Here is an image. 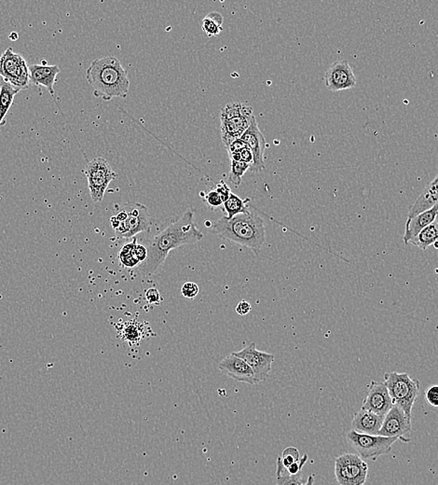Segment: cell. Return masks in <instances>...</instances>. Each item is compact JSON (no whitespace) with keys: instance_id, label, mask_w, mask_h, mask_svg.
Segmentation results:
<instances>
[{"instance_id":"39","label":"cell","mask_w":438,"mask_h":485,"mask_svg":"<svg viewBox=\"0 0 438 485\" xmlns=\"http://www.w3.org/2000/svg\"><path fill=\"white\" fill-rule=\"evenodd\" d=\"M9 38H10V40L11 41H16L18 40V38H19V35H18V34L16 33V32H13V33L9 35Z\"/></svg>"},{"instance_id":"35","label":"cell","mask_w":438,"mask_h":485,"mask_svg":"<svg viewBox=\"0 0 438 485\" xmlns=\"http://www.w3.org/2000/svg\"><path fill=\"white\" fill-rule=\"evenodd\" d=\"M215 191H217L219 195H220L224 203L229 199L230 195L232 194V191H230L229 186H228L226 183L223 182V180H221L220 183L217 185V189H215Z\"/></svg>"},{"instance_id":"14","label":"cell","mask_w":438,"mask_h":485,"mask_svg":"<svg viewBox=\"0 0 438 485\" xmlns=\"http://www.w3.org/2000/svg\"><path fill=\"white\" fill-rule=\"evenodd\" d=\"M241 139L253 153L254 162L253 165H251L249 171L259 173L265 170L264 155L266 140L264 135H263L259 130L256 117L254 118L249 128L242 135Z\"/></svg>"},{"instance_id":"27","label":"cell","mask_w":438,"mask_h":485,"mask_svg":"<svg viewBox=\"0 0 438 485\" xmlns=\"http://www.w3.org/2000/svg\"><path fill=\"white\" fill-rule=\"evenodd\" d=\"M251 165L242 162L230 161V172L229 179L235 188H238L242 183V177L250 170Z\"/></svg>"},{"instance_id":"10","label":"cell","mask_w":438,"mask_h":485,"mask_svg":"<svg viewBox=\"0 0 438 485\" xmlns=\"http://www.w3.org/2000/svg\"><path fill=\"white\" fill-rule=\"evenodd\" d=\"M369 466L358 455L342 454L335 459V477L339 485H364Z\"/></svg>"},{"instance_id":"20","label":"cell","mask_w":438,"mask_h":485,"mask_svg":"<svg viewBox=\"0 0 438 485\" xmlns=\"http://www.w3.org/2000/svg\"><path fill=\"white\" fill-rule=\"evenodd\" d=\"M437 205H438V173L433 182H430V184L417 198L413 206H411L408 218H412Z\"/></svg>"},{"instance_id":"18","label":"cell","mask_w":438,"mask_h":485,"mask_svg":"<svg viewBox=\"0 0 438 485\" xmlns=\"http://www.w3.org/2000/svg\"><path fill=\"white\" fill-rule=\"evenodd\" d=\"M437 212L438 205L434 206L431 209L426 210L425 212L420 213L412 218H408L403 236L405 245L410 244V241L415 238L422 230L436 221Z\"/></svg>"},{"instance_id":"17","label":"cell","mask_w":438,"mask_h":485,"mask_svg":"<svg viewBox=\"0 0 438 485\" xmlns=\"http://www.w3.org/2000/svg\"><path fill=\"white\" fill-rule=\"evenodd\" d=\"M29 72H30V84L35 85V87H46L55 99V84L57 76L60 73V67L56 65H53V66L30 65Z\"/></svg>"},{"instance_id":"36","label":"cell","mask_w":438,"mask_h":485,"mask_svg":"<svg viewBox=\"0 0 438 485\" xmlns=\"http://www.w3.org/2000/svg\"><path fill=\"white\" fill-rule=\"evenodd\" d=\"M146 300L152 304H158L161 301V294L156 289H147L146 292Z\"/></svg>"},{"instance_id":"11","label":"cell","mask_w":438,"mask_h":485,"mask_svg":"<svg viewBox=\"0 0 438 485\" xmlns=\"http://www.w3.org/2000/svg\"><path fill=\"white\" fill-rule=\"evenodd\" d=\"M233 354L250 366L257 384L267 379L271 371L272 363L274 362V355L257 350L256 342H251L242 350L233 352Z\"/></svg>"},{"instance_id":"26","label":"cell","mask_w":438,"mask_h":485,"mask_svg":"<svg viewBox=\"0 0 438 485\" xmlns=\"http://www.w3.org/2000/svg\"><path fill=\"white\" fill-rule=\"evenodd\" d=\"M137 241L135 238H133V240L129 242H126L123 247L120 248V252H118V260L121 266L124 268H135L136 266H139V262L135 258V247Z\"/></svg>"},{"instance_id":"25","label":"cell","mask_w":438,"mask_h":485,"mask_svg":"<svg viewBox=\"0 0 438 485\" xmlns=\"http://www.w3.org/2000/svg\"><path fill=\"white\" fill-rule=\"evenodd\" d=\"M250 202V200H242V198L237 196L236 194H232L230 195L229 199L224 203L223 209L227 213L226 217L228 218H232L239 214H245V213L249 212L247 204Z\"/></svg>"},{"instance_id":"16","label":"cell","mask_w":438,"mask_h":485,"mask_svg":"<svg viewBox=\"0 0 438 485\" xmlns=\"http://www.w3.org/2000/svg\"><path fill=\"white\" fill-rule=\"evenodd\" d=\"M219 369L225 375L237 381L248 384H257L253 369L245 360L232 353L225 357L218 365Z\"/></svg>"},{"instance_id":"37","label":"cell","mask_w":438,"mask_h":485,"mask_svg":"<svg viewBox=\"0 0 438 485\" xmlns=\"http://www.w3.org/2000/svg\"><path fill=\"white\" fill-rule=\"evenodd\" d=\"M240 162H245L250 165H253L254 156L252 152L248 147H245L241 152H239Z\"/></svg>"},{"instance_id":"40","label":"cell","mask_w":438,"mask_h":485,"mask_svg":"<svg viewBox=\"0 0 438 485\" xmlns=\"http://www.w3.org/2000/svg\"><path fill=\"white\" fill-rule=\"evenodd\" d=\"M434 247L438 248V242H437L436 244L434 245Z\"/></svg>"},{"instance_id":"24","label":"cell","mask_w":438,"mask_h":485,"mask_svg":"<svg viewBox=\"0 0 438 485\" xmlns=\"http://www.w3.org/2000/svg\"><path fill=\"white\" fill-rule=\"evenodd\" d=\"M223 16L214 11L207 14L203 20V30L209 38L218 37L223 31Z\"/></svg>"},{"instance_id":"1","label":"cell","mask_w":438,"mask_h":485,"mask_svg":"<svg viewBox=\"0 0 438 485\" xmlns=\"http://www.w3.org/2000/svg\"><path fill=\"white\" fill-rule=\"evenodd\" d=\"M203 238V233L195 225L193 211L188 210L152 239L147 247V259L138 266L139 271L144 277L153 276L172 250L184 245L195 244Z\"/></svg>"},{"instance_id":"28","label":"cell","mask_w":438,"mask_h":485,"mask_svg":"<svg viewBox=\"0 0 438 485\" xmlns=\"http://www.w3.org/2000/svg\"><path fill=\"white\" fill-rule=\"evenodd\" d=\"M281 462L286 469L291 466L292 464L297 463L301 460L300 452L295 447H287L283 450L280 457Z\"/></svg>"},{"instance_id":"21","label":"cell","mask_w":438,"mask_h":485,"mask_svg":"<svg viewBox=\"0 0 438 485\" xmlns=\"http://www.w3.org/2000/svg\"><path fill=\"white\" fill-rule=\"evenodd\" d=\"M19 91V89L13 87L2 79H0V127L5 126L6 116L10 111L14 99Z\"/></svg>"},{"instance_id":"8","label":"cell","mask_w":438,"mask_h":485,"mask_svg":"<svg viewBox=\"0 0 438 485\" xmlns=\"http://www.w3.org/2000/svg\"><path fill=\"white\" fill-rule=\"evenodd\" d=\"M0 77L20 91L30 87V72L26 59L19 53L8 48L0 56Z\"/></svg>"},{"instance_id":"34","label":"cell","mask_w":438,"mask_h":485,"mask_svg":"<svg viewBox=\"0 0 438 485\" xmlns=\"http://www.w3.org/2000/svg\"><path fill=\"white\" fill-rule=\"evenodd\" d=\"M308 461V455H304L303 458H301V460L298 461L297 463L292 464L291 466L288 467V468L286 469L287 472L289 473V474L291 475H296L298 474V473L303 472V469L305 465V463H306Z\"/></svg>"},{"instance_id":"29","label":"cell","mask_w":438,"mask_h":485,"mask_svg":"<svg viewBox=\"0 0 438 485\" xmlns=\"http://www.w3.org/2000/svg\"><path fill=\"white\" fill-rule=\"evenodd\" d=\"M204 202L207 204L211 210L219 209L223 206V200L218 192L215 190L210 191L204 195Z\"/></svg>"},{"instance_id":"4","label":"cell","mask_w":438,"mask_h":485,"mask_svg":"<svg viewBox=\"0 0 438 485\" xmlns=\"http://www.w3.org/2000/svg\"><path fill=\"white\" fill-rule=\"evenodd\" d=\"M112 228L118 238L130 239L137 233L150 230L152 223L147 206L128 203L111 218Z\"/></svg>"},{"instance_id":"3","label":"cell","mask_w":438,"mask_h":485,"mask_svg":"<svg viewBox=\"0 0 438 485\" xmlns=\"http://www.w3.org/2000/svg\"><path fill=\"white\" fill-rule=\"evenodd\" d=\"M212 233L235 244L250 248L259 255L265 242L264 221L252 212L239 214L232 218L223 217L211 223Z\"/></svg>"},{"instance_id":"32","label":"cell","mask_w":438,"mask_h":485,"mask_svg":"<svg viewBox=\"0 0 438 485\" xmlns=\"http://www.w3.org/2000/svg\"><path fill=\"white\" fill-rule=\"evenodd\" d=\"M135 255L136 260H137V262H139V265H141L142 263L146 262L147 255H149V251H147V248L144 247L143 245L137 244V242H136Z\"/></svg>"},{"instance_id":"30","label":"cell","mask_w":438,"mask_h":485,"mask_svg":"<svg viewBox=\"0 0 438 485\" xmlns=\"http://www.w3.org/2000/svg\"><path fill=\"white\" fill-rule=\"evenodd\" d=\"M181 294L184 296L186 299L192 300V299L196 297V296L199 294V286H198L197 284L193 282H186L181 288Z\"/></svg>"},{"instance_id":"7","label":"cell","mask_w":438,"mask_h":485,"mask_svg":"<svg viewBox=\"0 0 438 485\" xmlns=\"http://www.w3.org/2000/svg\"><path fill=\"white\" fill-rule=\"evenodd\" d=\"M349 443L364 460H376L392 452L393 443L400 440L398 437H383L380 435L358 433L351 430L347 434Z\"/></svg>"},{"instance_id":"2","label":"cell","mask_w":438,"mask_h":485,"mask_svg":"<svg viewBox=\"0 0 438 485\" xmlns=\"http://www.w3.org/2000/svg\"><path fill=\"white\" fill-rule=\"evenodd\" d=\"M86 79L94 89V96L103 101L115 97L126 99L129 94L130 79L120 60L114 56L96 59L86 71Z\"/></svg>"},{"instance_id":"9","label":"cell","mask_w":438,"mask_h":485,"mask_svg":"<svg viewBox=\"0 0 438 485\" xmlns=\"http://www.w3.org/2000/svg\"><path fill=\"white\" fill-rule=\"evenodd\" d=\"M82 172L87 177L91 200L94 203H101L106 189L118 177L117 173L112 169L109 162L101 157H97L89 162Z\"/></svg>"},{"instance_id":"31","label":"cell","mask_w":438,"mask_h":485,"mask_svg":"<svg viewBox=\"0 0 438 485\" xmlns=\"http://www.w3.org/2000/svg\"><path fill=\"white\" fill-rule=\"evenodd\" d=\"M425 399L432 407L438 408V384L429 386L425 391Z\"/></svg>"},{"instance_id":"12","label":"cell","mask_w":438,"mask_h":485,"mask_svg":"<svg viewBox=\"0 0 438 485\" xmlns=\"http://www.w3.org/2000/svg\"><path fill=\"white\" fill-rule=\"evenodd\" d=\"M324 79L331 91H345L356 87V78L347 60L334 62L325 71Z\"/></svg>"},{"instance_id":"33","label":"cell","mask_w":438,"mask_h":485,"mask_svg":"<svg viewBox=\"0 0 438 485\" xmlns=\"http://www.w3.org/2000/svg\"><path fill=\"white\" fill-rule=\"evenodd\" d=\"M247 147L245 142L242 140L241 138L237 139V140L233 141L229 147H226L228 155L229 156L235 155V153L241 152L242 150H245Z\"/></svg>"},{"instance_id":"23","label":"cell","mask_w":438,"mask_h":485,"mask_svg":"<svg viewBox=\"0 0 438 485\" xmlns=\"http://www.w3.org/2000/svg\"><path fill=\"white\" fill-rule=\"evenodd\" d=\"M438 242V225L436 221L425 228L419 235L410 241V244L415 245L420 250H425Z\"/></svg>"},{"instance_id":"19","label":"cell","mask_w":438,"mask_h":485,"mask_svg":"<svg viewBox=\"0 0 438 485\" xmlns=\"http://www.w3.org/2000/svg\"><path fill=\"white\" fill-rule=\"evenodd\" d=\"M383 419V416L376 415L369 411L360 410L354 415L352 430L356 431L358 433L378 435Z\"/></svg>"},{"instance_id":"38","label":"cell","mask_w":438,"mask_h":485,"mask_svg":"<svg viewBox=\"0 0 438 485\" xmlns=\"http://www.w3.org/2000/svg\"><path fill=\"white\" fill-rule=\"evenodd\" d=\"M251 304L247 301H242L236 306V313L240 316H247L251 311Z\"/></svg>"},{"instance_id":"13","label":"cell","mask_w":438,"mask_h":485,"mask_svg":"<svg viewBox=\"0 0 438 485\" xmlns=\"http://www.w3.org/2000/svg\"><path fill=\"white\" fill-rule=\"evenodd\" d=\"M412 424L411 418L405 415L400 407L393 405L387 415L384 416L383 425L378 434L383 437H398L404 440L405 442H410V440L404 437L405 434L410 433Z\"/></svg>"},{"instance_id":"5","label":"cell","mask_w":438,"mask_h":485,"mask_svg":"<svg viewBox=\"0 0 438 485\" xmlns=\"http://www.w3.org/2000/svg\"><path fill=\"white\" fill-rule=\"evenodd\" d=\"M254 118L253 108L242 103H229L222 108L220 131L225 147L242 137Z\"/></svg>"},{"instance_id":"6","label":"cell","mask_w":438,"mask_h":485,"mask_svg":"<svg viewBox=\"0 0 438 485\" xmlns=\"http://www.w3.org/2000/svg\"><path fill=\"white\" fill-rule=\"evenodd\" d=\"M386 384L393 405L400 407L405 415L412 418V408L418 398L421 384L413 379L407 372H387L384 375Z\"/></svg>"},{"instance_id":"41","label":"cell","mask_w":438,"mask_h":485,"mask_svg":"<svg viewBox=\"0 0 438 485\" xmlns=\"http://www.w3.org/2000/svg\"><path fill=\"white\" fill-rule=\"evenodd\" d=\"M436 223H437V225H438V212H437V215Z\"/></svg>"},{"instance_id":"22","label":"cell","mask_w":438,"mask_h":485,"mask_svg":"<svg viewBox=\"0 0 438 485\" xmlns=\"http://www.w3.org/2000/svg\"><path fill=\"white\" fill-rule=\"evenodd\" d=\"M276 484L277 485H313L315 477L313 475L308 477L306 483H303L301 479V472L296 475L289 474L285 467L281 462L280 457H277L276 464Z\"/></svg>"},{"instance_id":"15","label":"cell","mask_w":438,"mask_h":485,"mask_svg":"<svg viewBox=\"0 0 438 485\" xmlns=\"http://www.w3.org/2000/svg\"><path fill=\"white\" fill-rule=\"evenodd\" d=\"M392 407V398L386 384L372 381L369 386L368 395L363 401L361 410L369 411L384 417Z\"/></svg>"}]
</instances>
